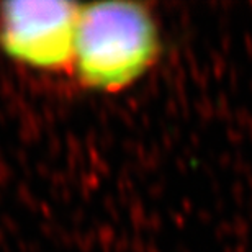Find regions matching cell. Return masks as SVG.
<instances>
[{"label": "cell", "mask_w": 252, "mask_h": 252, "mask_svg": "<svg viewBox=\"0 0 252 252\" xmlns=\"http://www.w3.org/2000/svg\"><path fill=\"white\" fill-rule=\"evenodd\" d=\"M80 7L63 0L0 5V43L12 58L43 69L74 63Z\"/></svg>", "instance_id": "7a4b0ae2"}, {"label": "cell", "mask_w": 252, "mask_h": 252, "mask_svg": "<svg viewBox=\"0 0 252 252\" xmlns=\"http://www.w3.org/2000/svg\"><path fill=\"white\" fill-rule=\"evenodd\" d=\"M159 54L153 15L134 2L80 7L74 63L87 87L117 92L139 79Z\"/></svg>", "instance_id": "6da1fadb"}]
</instances>
